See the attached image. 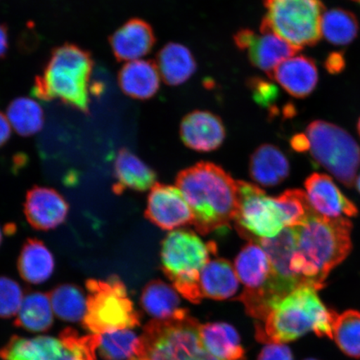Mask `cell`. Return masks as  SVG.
<instances>
[{
    "label": "cell",
    "mask_w": 360,
    "mask_h": 360,
    "mask_svg": "<svg viewBox=\"0 0 360 360\" xmlns=\"http://www.w3.org/2000/svg\"><path fill=\"white\" fill-rule=\"evenodd\" d=\"M176 187L190 205L193 225L200 235L227 231L235 222L238 183L219 165L200 162L182 170L176 178Z\"/></svg>",
    "instance_id": "cell-1"
},
{
    "label": "cell",
    "mask_w": 360,
    "mask_h": 360,
    "mask_svg": "<svg viewBox=\"0 0 360 360\" xmlns=\"http://www.w3.org/2000/svg\"><path fill=\"white\" fill-rule=\"evenodd\" d=\"M352 229L347 217L328 218L318 214L295 227L296 249L291 267L303 285L317 290L326 286L328 274L352 250Z\"/></svg>",
    "instance_id": "cell-2"
},
{
    "label": "cell",
    "mask_w": 360,
    "mask_h": 360,
    "mask_svg": "<svg viewBox=\"0 0 360 360\" xmlns=\"http://www.w3.org/2000/svg\"><path fill=\"white\" fill-rule=\"evenodd\" d=\"M336 316L322 302L316 289L301 286L273 306L266 319L256 326V338L263 343L283 344L314 332L332 339Z\"/></svg>",
    "instance_id": "cell-3"
},
{
    "label": "cell",
    "mask_w": 360,
    "mask_h": 360,
    "mask_svg": "<svg viewBox=\"0 0 360 360\" xmlns=\"http://www.w3.org/2000/svg\"><path fill=\"white\" fill-rule=\"evenodd\" d=\"M93 70V57L86 49L75 44L60 45L53 49L43 74L36 77L33 94L40 101H60L89 115Z\"/></svg>",
    "instance_id": "cell-4"
},
{
    "label": "cell",
    "mask_w": 360,
    "mask_h": 360,
    "mask_svg": "<svg viewBox=\"0 0 360 360\" xmlns=\"http://www.w3.org/2000/svg\"><path fill=\"white\" fill-rule=\"evenodd\" d=\"M217 254L214 242H204L195 232L176 229L161 245V268L180 295L193 304L204 299L200 276L202 268Z\"/></svg>",
    "instance_id": "cell-5"
},
{
    "label": "cell",
    "mask_w": 360,
    "mask_h": 360,
    "mask_svg": "<svg viewBox=\"0 0 360 360\" xmlns=\"http://www.w3.org/2000/svg\"><path fill=\"white\" fill-rule=\"evenodd\" d=\"M85 285L87 310L82 323L87 330L103 335L141 325V315L118 276H112L105 281L89 278Z\"/></svg>",
    "instance_id": "cell-6"
},
{
    "label": "cell",
    "mask_w": 360,
    "mask_h": 360,
    "mask_svg": "<svg viewBox=\"0 0 360 360\" xmlns=\"http://www.w3.org/2000/svg\"><path fill=\"white\" fill-rule=\"evenodd\" d=\"M196 319L187 314L147 323L139 338L136 357L141 360H192L204 349Z\"/></svg>",
    "instance_id": "cell-7"
},
{
    "label": "cell",
    "mask_w": 360,
    "mask_h": 360,
    "mask_svg": "<svg viewBox=\"0 0 360 360\" xmlns=\"http://www.w3.org/2000/svg\"><path fill=\"white\" fill-rule=\"evenodd\" d=\"M310 154L319 165L351 188L356 181L360 148L344 129L323 120H315L306 129Z\"/></svg>",
    "instance_id": "cell-8"
},
{
    "label": "cell",
    "mask_w": 360,
    "mask_h": 360,
    "mask_svg": "<svg viewBox=\"0 0 360 360\" xmlns=\"http://www.w3.org/2000/svg\"><path fill=\"white\" fill-rule=\"evenodd\" d=\"M264 27L294 46H314L321 38V0H263Z\"/></svg>",
    "instance_id": "cell-9"
},
{
    "label": "cell",
    "mask_w": 360,
    "mask_h": 360,
    "mask_svg": "<svg viewBox=\"0 0 360 360\" xmlns=\"http://www.w3.org/2000/svg\"><path fill=\"white\" fill-rule=\"evenodd\" d=\"M101 335L81 336L73 328L60 333L58 339L51 336H13L0 349L3 360H96Z\"/></svg>",
    "instance_id": "cell-10"
},
{
    "label": "cell",
    "mask_w": 360,
    "mask_h": 360,
    "mask_svg": "<svg viewBox=\"0 0 360 360\" xmlns=\"http://www.w3.org/2000/svg\"><path fill=\"white\" fill-rule=\"evenodd\" d=\"M235 269L238 280L245 285L238 300L244 304L248 314L263 322L281 300L274 290L268 255L258 243L250 242L238 253Z\"/></svg>",
    "instance_id": "cell-11"
},
{
    "label": "cell",
    "mask_w": 360,
    "mask_h": 360,
    "mask_svg": "<svg viewBox=\"0 0 360 360\" xmlns=\"http://www.w3.org/2000/svg\"><path fill=\"white\" fill-rule=\"evenodd\" d=\"M237 183L238 208L235 224L238 233L250 242L278 236L285 226L274 198L253 184L243 180Z\"/></svg>",
    "instance_id": "cell-12"
},
{
    "label": "cell",
    "mask_w": 360,
    "mask_h": 360,
    "mask_svg": "<svg viewBox=\"0 0 360 360\" xmlns=\"http://www.w3.org/2000/svg\"><path fill=\"white\" fill-rule=\"evenodd\" d=\"M259 33L248 28L238 30L233 34V42L247 53L252 66L264 72L269 78L282 62L302 51L263 26L259 27Z\"/></svg>",
    "instance_id": "cell-13"
},
{
    "label": "cell",
    "mask_w": 360,
    "mask_h": 360,
    "mask_svg": "<svg viewBox=\"0 0 360 360\" xmlns=\"http://www.w3.org/2000/svg\"><path fill=\"white\" fill-rule=\"evenodd\" d=\"M146 217L165 231L193 224V214L177 187L156 183L148 196Z\"/></svg>",
    "instance_id": "cell-14"
},
{
    "label": "cell",
    "mask_w": 360,
    "mask_h": 360,
    "mask_svg": "<svg viewBox=\"0 0 360 360\" xmlns=\"http://www.w3.org/2000/svg\"><path fill=\"white\" fill-rule=\"evenodd\" d=\"M258 244L268 255L274 276V287L280 299L304 286L292 271L291 261L296 249L295 228H285L274 238H261Z\"/></svg>",
    "instance_id": "cell-15"
},
{
    "label": "cell",
    "mask_w": 360,
    "mask_h": 360,
    "mask_svg": "<svg viewBox=\"0 0 360 360\" xmlns=\"http://www.w3.org/2000/svg\"><path fill=\"white\" fill-rule=\"evenodd\" d=\"M68 202L55 188L34 186L27 193L24 205L27 221L37 231H47L65 223Z\"/></svg>",
    "instance_id": "cell-16"
},
{
    "label": "cell",
    "mask_w": 360,
    "mask_h": 360,
    "mask_svg": "<svg viewBox=\"0 0 360 360\" xmlns=\"http://www.w3.org/2000/svg\"><path fill=\"white\" fill-rule=\"evenodd\" d=\"M179 134L184 145L191 150L210 152L222 146L226 130L217 115L207 110H195L184 117Z\"/></svg>",
    "instance_id": "cell-17"
},
{
    "label": "cell",
    "mask_w": 360,
    "mask_h": 360,
    "mask_svg": "<svg viewBox=\"0 0 360 360\" xmlns=\"http://www.w3.org/2000/svg\"><path fill=\"white\" fill-rule=\"evenodd\" d=\"M310 205L319 215L328 218L355 217L357 206L341 192L331 177L314 173L304 183Z\"/></svg>",
    "instance_id": "cell-18"
},
{
    "label": "cell",
    "mask_w": 360,
    "mask_h": 360,
    "mask_svg": "<svg viewBox=\"0 0 360 360\" xmlns=\"http://www.w3.org/2000/svg\"><path fill=\"white\" fill-rule=\"evenodd\" d=\"M156 42L152 26L139 18L126 21L109 39L112 55L118 62L139 60L152 51Z\"/></svg>",
    "instance_id": "cell-19"
},
{
    "label": "cell",
    "mask_w": 360,
    "mask_h": 360,
    "mask_svg": "<svg viewBox=\"0 0 360 360\" xmlns=\"http://www.w3.org/2000/svg\"><path fill=\"white\" fill-rule=\"evenodd\" d=\"M269 79L276 80L291 96L304 98L316 88L319 73L313 58L298 56L282 62Z\"/></svg>",
    "instance_id": "cell-20"
},
{
    "label": "cell",
    "mask_w": 360,
    "mask_h": 360,
    "mask_svg": "<svg viewBox=\"0 0 360 360\" xmlns=\"http://www.w3.org/2000/svg\"><path fill=\"white\" fill-rule=\"evenodd\" d=\"M118 83L125 96L137 101L150 100L160 88L156 62L151 60L128 62L119 72Z\"/></svg>",
    "instance_id": "cell-21"
},
{
    "label": "cell",
    "mask_w": 360,
    "mask_h": 360,
    "mask_svg": "<svg viewBox=\"0 0 360 360\" xmlns=\"http://www.w3.org/2000/svg\"><path fill=\"white\" fill-rule=\"evenodd\" d=\"M115 178L116 182L112 191L121 195L125 191L143 192L151 190L156 184V174L150 166L128 148L119 150L115 160Z\"/></svg>",
    "instance_id": "cell-22"
},
{
    "label": "cell",
    "mask_w": 360,
    "mask_h": 360,
    "mask_svg": "<svg viewBox=\"0 0 360 360\" xmlns=\"http://www.w3.org/2000/svg\"><path fill=\"white\" fill-rule=\"evenodd\" d=\"M156 65L162 79L169 86H179L190 79L197 70V62L190 49L169 42L158 52Z\"/></svg>",
    "instance_id": "cell-23"
},
{
    "label": "cell",
    "mask_w": 360,
    "mask_h": 360,
    "mask_svg": "<svg viewBox=\"0 0 360 360\" xmlns=\"http://www.w3.org/2000/svg\"><path fill=\"white\" fill-rule=\"evenodd\" d=\"M250 174L261 186H276L289 176V160L278 147L260 146L250 157Z\"/></svg>",
    "instance_id": "cell-24"
},
{
    "label": "cell",
    "mask_w": 360,
    "mask_h": 360,
    "mask_svg": "<svg viewBox=\"0 0 360 360\" xmlns=\"http://www.w3.org/2000/svg\"><path fill=\"white\" fill-rule=\"evenodd\" d=\"M55 267V258L44 242L35 238L25 242L18 259V270L22 280L39 285L51 277Z\"/></svg>",
    "instance_id": "cell-25"
},
{
    "label": "cell",
    "mask_w": 360,
    "mask_h": 360,
    "mask_svg": "<svg viewBox=\"0 0 360 360\" xmlns=\"http://www.w3.org/2000/svg\"><path fill=\"white\" fill-rule=\"evenodd\" d=\"M238 278L235 267L224 259H210L202 269L200 285L202 296L224 300L236 294Z\"/></svg>",
    "instance_id": "cell-26"
},
{
    "label": "cell",
    "mask_w": 360,
    "mask_h": 360,
    "mask_svg": "<svg viewBox=\"0 0 360 360\" xmlns=\"http://www.w3.org/2000/svg\"><path fill=\"white\" fill-rule=\"evenodd\" d=\"M176 291L164 281H152L142 291V308L155 319L184 316L188 314V310L181 308V301Z\"/></svg>",
    "instance_id": "cell-27"
},
{
    "label": "cell",
    "mask_w": 360,
    "mask_h": 360,
    "mask_svg": "<svg viewBox=\"0 0 360 360\" xmlns=\"http://www.w3.org/2000/svg\"><path fill=\"white\" fill-rule=\"evenodd\" d=\"M200 334L204 349L224 360H242L245 351L235 328L224 323H206Z\"/></svg>",
    "instance_id": "cell-28"
},
{
    "label": "cell",
    "mask_w": 360,
    "mask_h": 360,
    "mask_svg": "<svg viewBox=\"0 0 360 360\" xmlns=\"http://www.w3.org/2000/svg\"><path fill=\"white\" fill-rule=\"evenodd\" d=\"M53 308L49 295L29 292L24 297L15 326L34 333L45 332L53 326Z\"/></svg>",
    "instance_id": "cell-29"
},
{
    "label": "cell",
    "mask_w": 360,
    "mask_h": 360,
    "mask_svg": "<svg viewBox=\"0 0 360 360\" xmlns=\"http://www.w3.org/2000/svg\"><path fill=\"white\" fill-rule=\"evenodd\" d=\"M53 311L63 321H83L87 310V297L77 285L63 283L49 292Z\"/></svg>",
    "instance_id": "cell-30"
},
{
    "label": "cell",
    "mask_w": 360,
    "mask_h": 360,
    "mask_svg": "<svg viewBox=\"0 0 360 360\" xmlns=\"http://www.w3.org/2000/svg\"><path fill=\"white\" fill-rule=\"evenodd\" d=\"M6 116L11 127L22 137L32 136L44 127V110L33 98H15L7 108Z\"/></svg>",
    "instance_id": "cell-31"
},
{
    "label": "cell",
    "mask_w": 360,
    "mask_h": 360,
    "mask_svg": "<svg viewBox=\"0 0 360 360\" xmlns=\"http://www.w3.org/2000/svg\"><path fill=\"white\" fill-rule=\"evenodd\" d=\"M359 22L353 13L342 8L323 13L321 35L327 41L335 45H347L357 37Z\"/></svg>",
    "instance_id": "cell-32"
},
{
    "label": "cell",
    "mask_w": 360,
    "mask_h": 360,
    "mask_svg": "<svg viewBox=\"0 0 360 360\" xmlns=\"http://www.w3.org/2000/svg\"><path fill=\"white\" fill-rule=\"evenodd\" d=\"M332 339L342 353L352 359H360V312L349 309L337 314Z\"/></svg>",
    "instance_id": "cell-33"
},
{
    "label": "cell",
    "mask_w": 360,
    "mask_h": 360,
    "mask_svg": "<svg viewBox=\"0 0 360 360\" xmlns=\"http://www.w3.org/2000/svg\"><path fill=\"white\" fill-rule=\"evenodd\" d=\"M280 209L285 228L301 226L316 215L306 193L301 190H288L274 198Z\"/></svg>",
    "instance_id": "cell-34"
},
{
    "label": "cell",
    "mask_w": 360,
    "mask_h": 360,
    "mask_svg": "<svg viewBox=\"0 0 360 360\" xmlns=\"http://www.w3.org/2000/svg\"><path fill=\"white\" fill-rule=\"evenodd\" d=\"M139 338L134 332L122 330L101 335L98 352L105 360H126L136 357Z\"/></svg>",
    "instance_id": "cell-35"
},
{
    "label": "cell",
    "mask_w": 360,
    "mask_h": 360,
    "mask_svg": "<svg viewBox=\"0 0 360 360\" xmlns=\"http://www.w3.org/2000/svg\"><path fill=\"white\" fill-rule=\"evenodd\" d=\"M19 283L6 276H0V318L15 316L24 300Z\"/></svg>",
    "instance_id": "cell-36"
},
{
    "label": "cell",
    "mask_w": 360,
    "mask_h": 360,
    "mask_svg": "<svg viewBox=\"0 0 360 360\" xmlns=\"http://www.w3.org/2000/svg\"><path fill=\"white\" fill-rule=\"evenodd\" d=\"M246 85L250 90L254 101L261 107L266 108L269 111V115L272 117L276 116L278 110L274 105L278 100V89L272 82L254 76L247 79Z\"/></svg>",
    "instance_id": "cell-37"
},
{
    "label": "cell",
    "mask_w": 360,
    "mask_h": 360,
    "mask_svg": "<svg viewBox=\"0 0 360 360\" xmlns=\"http://www.w3.org/2000/svg\"><path fill=\"white\" fill-rule=\"evenodd\" d=\"M258 360H294L289 348L283 344H269L261 350Z\"/></svg>",
    "instance_id": "cell-38"
},
{
    "label": "cell",
    "mask_w": 360,
    "mask_h": 360,
    "mask_svg": "<svg viewBox=\"0 0 360 360\" xmlns=\"http://www.w3.org/2000/svg\"><path fill=\"white\" fill-rule=\"evenodd\" d=\"M325 66L330 74H339L345 69V60L343 55L339 52L330 53L327 57Z\"/></svg>",
    "instance_id": "cell-39"
},
{
    "label": "cell",
    "mask_w": 360,
    "mask_h": 360,
    "mask_svg": "<svg viewBox=\"0 0 360 360\" xmlns=\"http://www.w3.org/2000/svg\"><path fill=\"white\" fill-rule=\"evenodd\" d=\"M11 125L7 116L0 111V148L10 141L11 136Z\"/></svg>",
    "instance_id": "cell-40"
},
{
    "label": "cell",
    "mask_w": 360,
    "mask_h": 360,
    "mask_svg": "<svg viewBox=\"0 0 360 360\" xmlns=\"http://www.w3.org/2000/svg\"><path fill=\"white\" fill-rule=\"evenodd\" d=\"M8 47H10V39H8V27L0 24V58L6 56Z\"/></svg>",
    "instance_id": "cell-41"
},
{
    "label": "cell",
    "mask_w": 360,
    "mask_h": 360,
    "mask_svg": "<svg viewBox=\"0 0 360 360\" xmlns=\"http://www.w3.org/2000/svg\"><path fill=\"white\" fill-rule=\"evenodd\" d=\"M291 146L294 150L299 152L308 150L309 143L305 134H297L291 139Z\"/></svg>",
    "instance_id": "cell-42"
},
{
    "label": "cell",
    "mask_w": 360,
    "mask_h": 360,
    "mask_svg": "<svg viewBox=\"0 0 360 360\" xmlns=\"http://www.w3.org/2000/svg\"><path fill=\"white\" fill-rule=\"evenodd\" d=\"M192 360H224L214 356V355L207 352L205 349H202L200 353L198 354Z\"/></svg>",
    "instance_id": "cell-43"
},
{
    "label": "cell",
    "mask_w": 360,
    "mask_h": 360,
    "mask_svg": "<svg viewBox=\"0 0 360 360\" xmlns=\"http://www.w3.org/2000/svg\"><path fill=\"white\" fill-rule=\"evenodd\" d=\"M355 186H356L358 191L360 193V174L357 176L356 181H355Z\"/></svg>",
    "instance_id": "cell-44"
},
{
    "label": "cell",
    "mask_w": 360,
    "mask_h": 360,
    "mask_svg": "<svg viewBox=\"0 0 360 360\" xmlns=\"http://www.w3.org/2000/svg\"><path fill=\"white\" fill-rule=\"evenodd\" d=\"M3 241V233L1 229H0V245H1Z\"/></svg>",
    "instance_id": "cell-45"
},
{
    "label": "cell",
    "mask_w": 360,
    "mask_h": 360,
    "mask_svg": "<svg viewBox=\"0 0 360 360\" xmlns=\"http://www.w3.org/2000/svg\"><path fill=\"white\" fill-rule=\"evenodd\" d=\"M357 129H358V132H359V136H360V118H359V120L358 121Z\"/></svg>",
    "instance_id": "cell-46"
},
{
    "label": "cell",
    "mask_w": 360,
    "mask_h": 360,
    "mask_svg": "<svg viewBox=\"0 0 360 360\" xmlns=\"http://www.w3.org/2000/svg\"><path fill=\"white\" fill-rule=\"evenodd\" d=\"M129 360H141V359H139L137 357H133V358L130 359Z\"/></svg>",
    "instance_id": "cell-47"
},
{
    "label": "cell",
    "mask_w": 360,
    "mask_h": 360,
    "mask_svg": "<svg viewBox=\"0 0 360 360\" xmlns=\"http://www.w3.org/2000/svg\"><path fill=\"white\" fill-rule=\"evenodd\" d=\"M353 1L357 2L360 4V0H353Z\"/></svg>",
    "instance_id": "cell-48"
},
{
    "label": "cell",
    "mask_w": 360,
    "mask_h": 360,
    "mask_svg": "<svg viewBox=\"0 0 360 360\" xmlns=\"http://www.w3.org/2000/svg\"><path fill=\"white\" fill-rule=\"evenodd\" d=\"M304 360H317V359H304Z\"/></svg>",
    "instance_id": "cell-49"
}]
</instances>
